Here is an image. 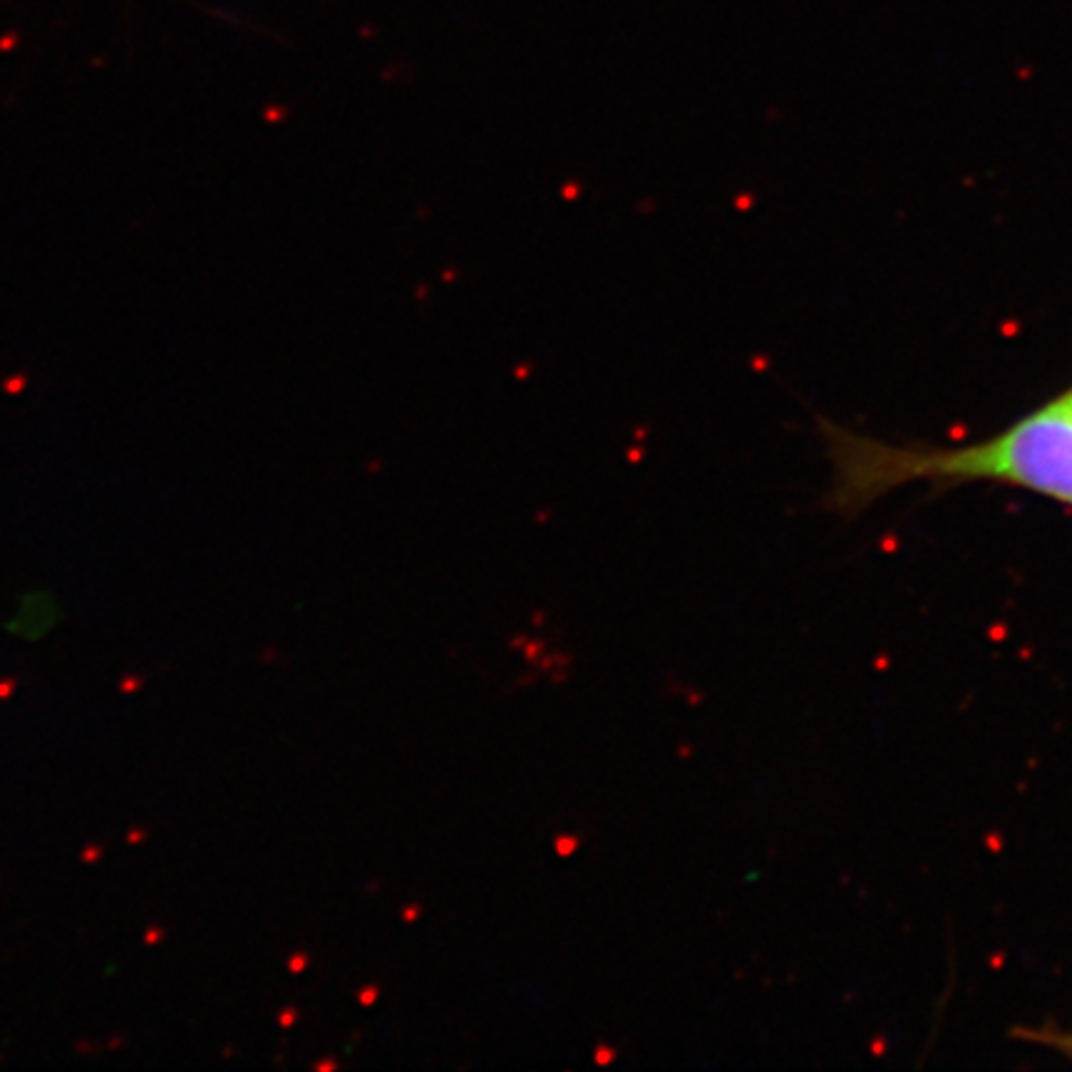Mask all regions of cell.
Returning <instances> with one entry per match:
<instances>
[{"label":"cell","instance_id":"obj_1","mask_svg":"<svg viewBox=\"0 0 1072 1072\" xmlns=\"http://www.w3.org/2000/svg\"><path fill=\"white\" fill-rule=\"evenodd\" d=\"M832 460V504L857 514L914 482L956 487L991 482L1072 507V400L1068 390L1005 430L968 445H891L822 420Z\"/></svg>","mask_w":1072,"mask_h":1072},{"label":"cell","instance_id":"obj_2","mask_svg":"<svg viewBox=\"0 0 1072 1072\" xmlns=\"http://www.w3.org/2000/svg\"><path fill=\"white\" fill-rule=\"evenodd\" d=\"M1025 1038L1035 1040V1043H1040V1045H1048V1048H1053L1055 1053L1065 1055V1058L1072 1060V1033H1068V1030H1058V1028L1028 1030Z\"/></svg>","mask_w":1072,"mask_h":1072},{"label":"cell","instance_id":"obj_3","mask_svg":"<svg viewBox=\"0 0 1072 1072\" xmlns=\"http://www.w3.org/2000/svg\"><path fill=\"white\" fill-rule=\"evenodd\" d=\"M1068 395H1070V400H1072V385L1068 388Z\"/></svg>","mask_w":1072,"mask_h":1072}]
</instances>
